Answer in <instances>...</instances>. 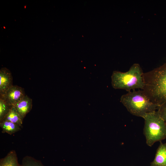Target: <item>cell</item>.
Returning a JSON list of instances; mask_svg holds the SVG:
<instances>
[{
    "label": "cell",
    "mask_w": 166,
    "mask_h": 166,
    "mask_svg": "<svg viewBox=\"0 0 166 166\" xmlns=\"http://www.w3.org/2000/svg\"><path fill=\"white\" fill-rule=\"evenodd\" d=\"M143 90L150 101L159 106L166 102V62L143 75Z\"/></svg>",
    "instance_id": "6da1fadb"
},
{
    "label": "cell",
    "mask_w": 166,
    "mask_h": 166,
    "mask_svg": "<svg viewBox=\"0 0 166 166\" xmlns=\"http://www.w3.org/2000/svg\"><path fill=\"white\" fill-rule=\"evenodd\" d=\"M121 101L132 114L142 118L159 107L151 102L142 90L128 92L122 95Z\"/></svg>",
    "instance_id": "7a4b0ae2"
},
{
    "label": "cell",
    "mask_w": 166,
    "mask_h": 166,
    "mask_svg": "<svg viewBox=\"0 0 166 166\" xmlns=\"http://www.w3.org/2000/svg\"><path fill=\"white\" fill-rule=\"evenodd\" d=\"M143 73L137 63L133 64L126 72L114 71L111 76L112 86L115 89H124L128 92L136 89L143 90L144 86Z\"/></svg>",
    "instance_id": "3957f363"
},
{
    "label": "cell",
    "mask_w": 166,
    "mask_h": 166,
    "mask_svg": "<svg viewBox=\"0 0 166 166\" xmlns=\"http://www.w3.org/2000/svg\"><path fill=\"white\" fill-rule=\"evenodd\" d=\"M143 132L147 145L151 147L155 142L166 138V123L157 111L146 114Z\"/></svg>",
    "instance_id": "277c9868"
},
{
    "label": "cell",
    "mask_w": 166,
    "mask_h": 166,
    "mask_svg": "<svg viewBox=\"0 0 166 166\" xmlns=\"http://www.w3.org/2000/svg\"><path fill=\"white\" fill-rule=\"evenodd\" d=\"M26 95L24 89L18 85H13L0 97L11 107L14 106Z\"/></svg>",
    "instance_id": "5b68a950"
},
{
    "label": "cell",
    "mask_w": 166,
    "mask_h": 166,
    "mask_svg": "<svg viewBox=\"0 0 166 166\" xmlns=\"http://www.w3.org/2000/svg\"><path fill=\"white\" fill-rule=\"evenodd\" d=\"M13 85L11 72L6 68H2L0 70V95L4 94Z\"/></svg>",
    "instance_id": "8992f818"
},
{
    "label": "cell",
    "mask_w": 166,
    "mask_h": 166,
    "mask_svg": "<svg viewBox=\"0 0 166 166\" xmlns=\"http://www.w3.org/2000/svg\"><path fill=\"white\" fill-rule=\"evenodd\" d=\"M22 120L23 119L26 114L31 110L32 107V99L27 95L14 106Z\"/></svg>",
    "instance_id": "52a82bcc"
},
{
    "label": "cell",
    "mask_w": 166,
    "mask_h": 166,
    "mask_svg": "<svg viewBox=\"0 0 166 166\" xmlns=\"http://www.w3.org/2000/svg\"><path fill=\"white\" fill-rule=\"evenodd\" d=\"M150 166H166V143L160 141L155 158Z\"/></svg>",
    "instance_id": "ba28073f"
},
{
    "label": "cell",
    "mask_w": 166,
    "mask_h": 166,
    "mask_svg": "<svg viewBox=\"0 0 166 166\" xmlns=\"http://www.w3.org/2000/svg\"><path fill=\"white\" fill-rule=\"evenodd\" d=\"M0 166H20L15 150L11 151L6 156L0 159Z\"/></svg>",
    "instance_id": "9c48e42d"
},
{
    "label": "cell",
    "mask_w": 166,
    "mask_h": 166,
    "mask_svg": "<svg viewBox=\"0 0 166 166\" xmlns=\"http://www.w3.org/2000/svg\"><path fill=\"white\" fill-rule=\"evenodd\" d=\"M0 126L2 129V132L12 135L21 130V127L9 121H3L0 122Z\"/></svg>",
    "instance_id": "30bf717a"
},
{
    "label": "cell",
    "mask_w": 166,
    "mask_h": 166,
    "mask_svg": "<svg viewBox=\"0 0 166 166\" xmlns=\"http://www.w3.org/2000/svg\"><path fill=\"white\" fill-rule=\"evenodd\" d=\"M3 121H10L18 125L21 127L22 126L23 121L14 106L11 107Z\"/></svg>",
    "instance_id": "8fae6325"
},
{
    "label": "cell",
    "mask_w": 166,
    "mask_h": 166,
    "mask_svg": "<svg viewBox=\"0 0 166 166\" xmlns=\"http://www.w3.org/2000/svg\"><path fill=\"white\" fill-rule=\"evenodd\" d=\"M20 166H44L42 162L33 157L26 156L23 157Z\"/></svg>",
    "instance_id": "7c38bea8"
},
{
    "label": "cell",
    "mask_w": 166,
    "mask_h": 166,
    "mask_svg": "<svg viewBox=\"0 0 166 166\" xmlns=\"http://www.w3.org/2000/svg\"><path fill=\"white\" fill-rule=\"evenodd\" d=\"M12 107L8 105L6 101L0 97V121H2Z\"/></svg>",
    "instance_id": "4fadbf2b"
},
{
    "label": "cell",
    "mask_w": 166,
    "mask_h": 166,
    "mask_svg": "<svg viewBox=\"0 0 166 166\" xmlns=\"http://www.w3.org/2000/svg\"><path fill=\"white\" fill-rule=\"evenodd\" d=\"M157 111L160 116L166 123V102L160 106Z\"/></svg>",
    "instance_id": "5bb4252c"
}]
</instances>
